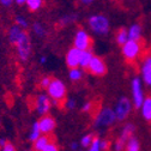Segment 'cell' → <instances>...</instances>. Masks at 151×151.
<instances>
[{
  "label": "cell",
  "instance_id": "cell-1",
  "mask_svg": "<svg viewBox=\"0 0 151 151\" xmlns=\"http://www.w3.org/2000/svg\"><path fill=\"white\" fill-rule=\"evenodd\" d=\"M46 93L49 96V99L53 102V106L59 107L64 101L66 100L67 96V86L66 84L59 79V78H53L49 86L46 90Z\"/></svg>",
  "mask_w": 151,
  "mask_h": 151
},
{
  "label": "cell",
  "instance_id": "cell-2",
  "mask_svg": "<svg viewBox=\"0 0 151 151\" xmlns=\"http://www.w3.org/2000/svg\"><path fill=\"white\" fill-rule=\"evenodd\" d=\"M115 122H116V118H115L114 109L110 107H103L93 118L92 127L96 131H104L111 127Z\"/></svg>",
  "mask_w": 151,
  "mask_h": 151
},
{
  "label": "cell",
  "instance_id": "cell-3",
  "mask_svg": "<svg viewBox=\"0 0 151 151\" xmlns=\"http://www.w3.org/2000/svg\"><path fill=\"white\" fill-rule=\"evenodd\" d=\"M88 25L93 34L99 36H106L110 30V23L108 17L101 13L91 14L88 18Z\"/></svg>",
  "mask_w": 151,
  "mask_h": 151
},
{
  "label": "cell",
  "instance_id": "cell-4",
  "mask_svg": "<svg viewBox=\"0 0 151 151\" xmlns=\"http://www.w3.org/2000/svg\"><path fill=\"white\" fill-rule=\"evenodd\" d=\"M14 48H16L17 58L21 63H27L30 59L32 53V43L27 31H24L23 35L19 37V40L14 43Z\"/></svg>",
  "mask_w": 151,
  "mask_h": 151
},
{
  "label": "cell",
  "instance_id": "cell-5",
  "mask_svg": "<svg viewBox=\"0 0 151 151\" xmlns=\"http://www.w3.org/2000/svg\"><path fill=\"white\" fill-rule=\"evenodd\" d=\"M143 81L139 76H136L131 79V95H132V103L136 109H140L143 101L145 99Z\"/></svg>",
  "mask_w": 151,
  "mask_h": 151
},
{
  "label": "cell",
  "instance_id": "cell-6",
  "mask_svg": "<svg viewBox=\"0 0 151 151\" xmlns=\"http://www.w3.org/2000/svg\"><path fill=\"white\" fill-rule=\"evenodd\" d=\"M132 108H133V103H132V101L128 97H126V96L120 97L118 100L115 107L113 108V109H114V113H115L116 121H119V122L126 121L127 118L131 114Z\"/></svg>",
  "mask_w": 151,
  "mask_h": 151
},
{
  "label": "cell",
  "instance_id": "cell-7",
  "mask_svg": "<svg viewBox=\"0 0 151 151\" xmlns=\"http://www.w3.org/2000/svg\"><path fill=\"white\" fill-rule=\"evenodd\" d=\"M142 53V45L139 41L128 40L124 46H121V54L124 59L128 63L136 61Z\"/></svg>",
  "mask_w": 151,
  "mask_h": 151
},
{
  "label": "cell",
  "instance_id": "cell-8",
  "mask_svg": "<svg viewBox=\"0 0 151 151\" xmlns=\"http://www.w3.org/2000/svg\"><path fill=\"white\" fill-rule=\"evenodd\" d=\"M52 107H53V102L46 92H41L39 95H36L34 100V108L40 116L49 114Z\"/></svg>",
  "mask_w": 151,
  "mask_h": 151
},
{
  "label": "cell",
  "instance_id": "cell-9",
  "mask_svg": "<svg viewBox=\"0 0 151 151\" xmlns=\"http://www.w3.org/2000/svg\"><path fill=\"white\" fill-rule=\"evenodd\" d=\"M91 46H92V39L90 34L85 29L79 28L76 31L73 37V47L83 52V50L91 49Z\"/></svg>",
  "mask_w": 151,
  "mask_h": 151
},
{
  "label": "cell",
  "instance_id": "cell-10",
  "mask_svg": "<svg viewBox=\"0 0 151 151\" xmlns=\"http://www.w3.org/2000/svg\"><path fill=\"white\" fill-rule=\"evenodd\" d=\"M88 71L90 74L95 76V77H103L107 73V65L106 61L99 55H93V58L88 67Z\"/></svg>",
  "mask_w": 151,
  "mask_h": 151
},
{
  "label": "cell",
  "instance_id": "cell-11",
  "mask_svg": "<svg viewBox=\"0 0 151 151\" xmlns=\"http://www.w3.org/2000/svg\"><path fill=\"white\" fill-rule=\"evenodd\" d=\"M37 122H39V127H40V131H41L42 134L52 136L54 129L56 128V120L50 114L40 116V119L37 120Z\"/></svg>",
  "mask_w": 151,
  "mask_h": 151
},
{
  "label": "cell",
  "instance_id": "cell-12",
  "mask_svg": "<svg viewBox=\"0 0 151 151\" xmlns=\"http://www.w3.org/2000/svg\"><path fill=\"white\" fill-rule=\"evenodd\" d=\"M140 78L143 84L151 88V55H146L140 65Z\"/></svg>",
  "mask_w": 151,
  "mask_h": 151
},
{
  "label": "cell",
  "instance_id": "cell-13",
  "mask_svg": "<svg viewBox=\"0 0 151 151\" xmlns=\"http://www.w3.org/2000/svg\"><path fill=\"white\" fill-rule=\"evenodd\" d=\"M81 54L82 50L77 48H70L65 55V63L68 68H74V67H79V60H81Z\"/></svg>",
  "mask_w": 151,
  "mask_h": 151
},
{
  "label": "cell",
  "instance_id": "cell-14",
  "mask_svg": "<svg viewBox=\"0 0 151 151\" xmlns=\"http://www.w3.org/2000/svg\"><path fill=\"white\" fill-rule=\"evenodd\" d=\"M54 140V138L52 136L48 134H41L39 138H37L34 143H32V150L34 151H43L46 149L47 145H49Z\"/></svg>",
  "mask_w": 151,
  "mask_h": 151
},
{
  "label": "cell",
  "instance_id": "cell-15",
  "mask_svg": "<svg viewBox=\"0 0 151 151\" xmlns=\"http://www.w3.org/2000/svg\"><path fill=\"white\" fill-rule=\"evenodd\" d=\"M24 31H25V30H23L22 28H19V27L16 25V24L11 25V27L9 28V31H7V39H9L10 43L14 46V43H16L18 40H19V37L23 35Z\"/></svg>",
  "mask_w": 151,
  "mask_h": 151
},
{
  "label": "cell",
  "instance_id": "cell-16",
  "mask_svg": "<svg viewBox=\"0 0 151 151\" xmlns=\"http://www.w3.org/2000/svg\"><path fill=\"white\" fill-rule=\"evenodd\" d=\"M127 34H128V40H133V41H140L142 39V25L138 23H133L132 25H129V28L127 29Z\"/></svg>",
  "mask_w": 151,
  "mask_h": 151
},
{
  "label": "cell",
  "instance_id": "cell-17",
  "mask_svg": "<svg viewBox=\"0 0 151 151\" xmlns=\"http://www.w3.org/2000/svg\"><path fill=\"white\" fill-rule=\"evenodd\" d=\"M134 132H136V126H134L133 124H131V122H126V124L122 126L121 131H120L119 137L122 138L125 142H127L131 137L134 136Z\"/></svg>",
  "mask_w": 151,
  "mask_h": 151
},
{
  "label": "cell",
  "instance_id": "cell-18",
  "mask_svg": "<svg viewBox=\"0 0 151 151\" xmlns=\"http://www.w3.org/2000/svg\"><path fill=\"white\" fill-rule=\"evenodd\" d=\"M142 116L145 121H151V96H146L143 101V104L140 107Z\"/></svg>",
  "mask_w": 151,
  "mask_h": 151
},
{
  "label": "cell",
  "instance_id": "cell-19",
  "mask_svg": "<svg viewBox=\"0 0 151 151\" xmlns=\"http://www.w3.org/2000/svg\"><path fill=\"white\" fill-rule=\"evenodd\" d=\"M93 55H95V54L92 53V50H91V49L83 50V52H82V54H81L79 67H81V68H83L84 71H85V70H88V67H89V65H90V63H91V60H92V58H93Z\"/></svg>",
  "mask_w": 151,
  "mask_h": 151
},
{
  "label": "cell",
  "instance_id": "cell-20",
  "mask_svg": "<svg viewBox=\"0 0 151 151\" xmlns=\"http://www.w3.org/2000/svg\"><path fill=\"white\" fill-rule=\"evenodd\" d=\"M84 70L81 67H74V68H70L68 70V79L72 83H79L83 78H84Z\"/></svg>",
  "mask_w": 151,
  "mask_h": 151
},
{
  "label": "cell",
  "instance_id": "cell-21",
  "mask_svg": "<svg viewBox=\"0 0 151 151\" xmlns=\"http://www.w3.org/2000/svg\"><path fill=\"white\" fill-rule=\"evenodd\" d=\"M31 30H32V34L36 37H39V39H43L47 35V30L41 22H34L31 25Z\"/></svg>",
  "mask_w": 151,
  "mask_h": 151
},
{
  "label": "cell",
  "instance_id": "cell-22",
  "mask_svg": "<svg viewBox=\"0 0 151 151\" xmlns=\"http://www.w3.org/2000/svg\"><path fill=\"white\" fill-rule=\"evenodd\" d=\"M41 134H42V133H41L40 127H39V122H37V120H36V121L32 122V125H31V127H30L29 134H28V140L32 144V143H34L37 138H39Z\"/></svg>",
  "mask_w": 151,
  "mask_h": 151
},
{
  "label": "cell",
  "instance_id": "cell-23",
  "mask_svg": "<svg viewBox=\"0 0 151 151\" xmlns=\"http://www.w3.org/2000/svg\"><path fill=\"white\" fill-rule=\"evenodd\" d=\"M77 19H78L77 13H67V14H64L63 17H60L58 23L60 27H67V25L73 24L74 22H77Z\"/></svg>",
  "mask_w": 151,
  "mask_h": 151
},
{
  "label": "cell",
  "instance_id": "cell-24",
  "mask_svg": "<svg viewBox=\"0 0 151 151\" xmlns=\"http://www.w3.org/2000/svg\"><path fill=\"white\" fill-rule=\"evenodd\" d=\"M125 151H140V142L136 136L131 137L127 140Z\"/></svg>",
  "mask_w": 151,
  "mask_h": 151
},
{
  "label": "cell",
  "instance_id": "cell-25",
  "mask_svg": "<svg viewBox=\"0 0 151 151\" xmlns=\"http://www.w3.org/2000/svg\"><path fill=\"white\" fill-rule=\"evenodd\" d=\"M115 41L119 46H124L127 41H128V34H127V29L120 28L116 34H115Z\"/></svg>",
  "mask_w": 151,
  "mask_h": 151
},
{
  "label": "cell",
  "instance_id": "cell-26",
  "mask_svg": "<svg viewBox=\"0 0 151 151\" xmlns=\"http://www.w3.org/2000/svg\"><path fill=\"white\" fill-rule=\"evenodd\" d=\"M126 143L122 138H120L119 136L115 138V140L113 142V144H110V151H125L126 147Z\"/></svg>",
  "mask_w": 151,
  "mask_h": 151
},
{
  "label": "cell",
  "instance_id": "cell-27",
  "mask_svg": "<svg viewBox=\"0 0 151 151\" xmlns=\"http://www.w3.org/2000/svg\"><path fill=\"white\" fill-rule=\"evenodd\" d=\"M43 0H27V7L29 11L31 12H36V11H39L42 9L43 6Z\"/></svg>",
  "mask_w": 151,
  "mask_h": 151
},
{
  "label": "cell",
  "instance_id": "cell-28",
  "mask_svg": "<svg viewBox=\"0 0 151 151\" xmlns=\"http://www.w3.org/2000/svg\"><path fill=\"white\" fill-rule=\"evenodd\" d=\"M95 137H96V136L93 134V133H91V132H89V133L84 134V136L81 138V140H79V145H81V147H83V149H88V147L91 145V143L93 142Z\"/></svg>",
  "mask_w": 151,
  "mask_h": 151
},
{
  "label": "cell",
  "instance_id": "cell-29",
  "mask_svg": "<svg viewBox=\"0 0 151 151\" xmlns=\"http://www.w3.org/2000/svg\"><path fill=\"white\" fill-rule=\"evenodd\" d=\"M14 24L18 25L19 28H22L23 30H27L29 28V21L24 16H21V14H18V16L14 17Z\"/></svg>",
  "mask_w": 151,
  "mask_h": 151
},
{
  "label": "cell",
  "instance_id": "cell-30",
  "mask_svg": "<svg viewBox=\"0 0 151 151\" xmlns=\"http://www.w3.org/2000/svg\"><path fill=\"white\" fill-rule=\"evenodd\" d=\"M63 106H64V108L66 110L71 111V110H74L76 107H77V101H76L74 99H72V97H66V100L64 101Z\"/></svg>",
  "mask_w": 151,
  "mask_h": 151
},
{
  "label": "cell",
  "instance_id": "cell-31",
  "mask_svg": "<svg viewBox=\"0 0 151 151\" xmlns=\"http://www.w3.org/2000/svg\"><path fill=\"white\" fill-rule=\"evenodd\" d=\"M86 151H102V147H101V137L96 136L93 142L91 143V145L86 149Z\"/></svg>",
  "mask_w": 151,
  "mask_h": 151
},
{
  "label": "cell",
  "instance_id": "cell-32",
  "mask_svg": "<svg viewBox=\"0 0 151 151\" xmlns=\"http://www.w3.org/2000/svg\"><path fill=\"white\" fill-rule=\"evenodd\" d=\"M52 79H53V77H50V76H43V77L40 79V82H39V88H40L41 90L46 91L47 88L49 86Z\"/></svg>",
  "mask_w": 151,
  "mask_h": 151
},
{
  "label": "cell",
  "instance_id": "cell-33",
  "mask_svg": "<svg viewBox=\"0 0 151 151\" xmlns=\"http://www.w3.org/2000/svg\"><path fill=\"white\" fill-rule=\"evenodd\" d=\"M92 110H93V102L92 101H85L81 107V111L84 113V114H90Z\"/></svg>",
  "mask_w": 151,
  "mask_h": 151
},
{
  "label": "cell",
  "instance_id": "cell-34",
  "mask_svg": "<svg viewBox=\"0 0 151 151\" xmlns=\"http://www.w3.org/2000/svg\"><path fill=\"white\" fill-rule=\"evenodd\" d=\"M1 151H17V147L14 146V144L13 143H11V142H7L1 149H0Z\"/></svg>",
  "mask_w": 151,
  "mask_h": 151
},
{
  "label": "cell",
  "instance_id": "cell-35",
  "mask_svg": "<svg viewBox=\"0 0 151 151\" xmlns=\"http://www.w3.org/2000/svg\"><path fill=\"white\" fill-rule=\"evenodd\" d=\"M43 151H60V150H59V146L56 145V144H55V142L53 140L49 145H47V146H46V149H45Z\"/></svg>",
  "mask_w": 151,
  "mask_h": 151
},
{
  "label": "cell",
  "instance_id": "cell-36",
  "mask_svg": "<svg viewBox=\"0 0 151 151\" xmlns=\"http://www.w3.org/2000/svg\"><path fill=\"white\" fill-rule=\"evenodd\" d=\"M101 147H102V151H107L110 149V142L108 139H103L101 138Z\"/></svg>",
  "mask_w": 151,
  "mask_h": 151
},
{
  "label": "cell",
  "instance_id": "cell-37",
  "mask_svg": "<svg viewBox=\"0 0 151 151\" xmlns=\"http://www.w3.org/2000/svg\"><path fill=\"white\" fill-rule=\"evenodd\" d=\"M79 142H71L70 143V150L71 151H79Z\"/></svg>",
  "mask_w": 151,
  "mask_h": 151
},
{
  "label": "cell",
  "instance_id": "cell-38",
  "mask_svg": "<svg viewBox=\"0 0 151 151\" xmlns=\"http://www.w3.org/2000/svg\"><path fill=\"white\" fill-rule=\"evenodd\" d=\"M14 3V0H0V5L4 7H10Z\"/></svg>",
  "mask_w": 151,
  "mask_h": 151
},
{
  "label": "cell",
  "instance_id": "cell-39",
  "mask_svg": "<svg viewBox=\"0 0 151 151\" xmlns=\"http://www.w3.org/2000/svg\"><path fill=\"white\" fill-rule=\"evenodd\" d=\"M47 61H48V59H47V56H46V55H41V56H40V59H39L40 65H46Z\"/></svg>",
  "mask_w": 151,
  "mask_h": 151
},
{
  "label": "cell",
  "instance_id": "cell-40",
  "mask_svg": "<svg viewBox=\"0 0 151 151\" xmlns=\"http://www.w3.org/2000/svg\"><path fill=\"white\" fill-rule=\"evenodd\" d=\"M79 1H81V4H83V5H90V4L93 3V0H79Z\"/></svg>",
  "mask_w": 151,
  "mask_h": 151
},
{
  "label": "cell",
  "instance_id": "cell-41",
  "mask_svg": "<svg viewBox=\"0 0 151 151\" xmlns=\"http://www.w3.org/2000/svg\"><path fill=\"white\" fill-rule=\"evenodd\" d=\"M7 142H9V140H7L6 138H0V149H1V147H3Z\"/></svg>",
  "mask_w": 151,
  "mask_h": 151
},
{
  "label": "cell",
  "instance_id": "cell-42",
  "mask_svg": "<svg viewBox=\"0 0 151 151\" xmlns=\"http://www.w3.org/2000/svg\"><path fill=\"white\" fill-rule=\"evenodd\" d=\"M14 3L17 5H24V4H27V0H14Z\"/></svg>",
  "mask_w": 151,
  "mask_h": 151
},
{
  "label": "cell",
  "instance_id": "cell-43",
  "mask_svg": "<svg viewBox=\"0 0 151 151\" xmlns=\"http://www.w3.org/2000/svg\"><path fill=\"white\" fill-rule=\"evenodd\" d=\"M27 151H34V150H32V149H29V150H27Z\"/></svg>",
  "mask_w": 151,
  "mask_h": 151
}]
</instances>
